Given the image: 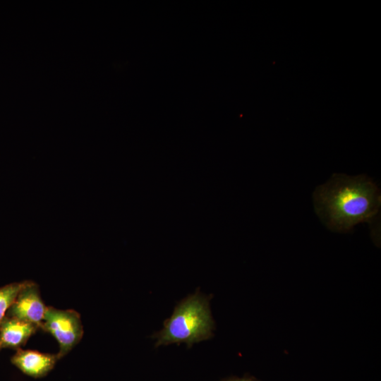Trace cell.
<instances>
[{
	"instance_id": "cell-4",
	"label": "cell",
	"mask_w": 381,
	"mask_h": 381,
	"mask_svg": "<svg viewBox=\"0 0 381 381\" xmlns=\"http://www.w3.org/2000/svg\"><path fill=\"white\" fill-rule=\"evenodd\" d=\"M46 309L47 306L41 298L38 286L32 282L27 281L6 315L41 328Z\"/></svg>"
},
{
	"instance_id": "cell-5",
	"label": "cell",
	"mask_w": 381,
	"mask_h": 381,
	"mask_svg": "<svg viewBox=\"0 0 381 381\" xmlns=\"http://www.w3.org/2000/svg\"><path fill=\"white\" fill-rule=\"evenodd\" d=\"M59 359L57 354L18 349L12 356L11 363L24 374L40 378L47 375Z\"/></svg>"
},
{
	"instance_id": "cell-1",
	"label": "cell",
	"mask_w": 381,
	"mask_h": 381,
	"mask_svg": "<svg viewBox=\"0 0 381 381\" xmlns=\"http://www.w3.org/2000/svg\"><path fill=\"white\" fill-rule=\"evenodd\" d=\"M316 214L326 226L348 232L362 222L374 224L381 205L380 191L365 175L334 174L313 193Z\"/></svg>"
},
{
	"instance_id": "cell-7",
	"label": "cell",
	"mask_w": 381,
	"mask_h": 381,
	"mask_svg": "<svg viewBox=\"0 0 381 381\" xmlns=\"http://www.w3.org/2000/svg\"><path fill=\"white\" fill-rule=\"evenodd\" d=\"M26 282L11 283L0 288V322Z\"/></svg>"
},
{
	"instance_id": "cell-2",
	"label": "cell",
	"mask_w": 381,
	"mask_h": 381,
	"mask_svg": "<svg viewBox=\"0 0 381 381\" xmlns=\"http://www.w3.org/2000/svg\"><path fill=\"white\" fill-rule=\"evenodd\" d=\"M214 323L209 307V298L197 292L178 304L164 327L153 334L156 346L184 342L193 344L213 336Z\"/></svg>"
},
{
	"instance_id": "cell-6",
	"label": "cell",
	"mask_w": 381,
	"mask_h": 381,
	"mask_svg": "<svg viewBox=\"0 0 381 381\" xmlns=\"http://www.w3.org/2000/svg\"><path fill=\"white\" fill-rule=\"evenodd\" d=\"M38 329L31 323L5 315L0 322V350L20 349Z\"/></svg>"
},
{
	"instance_id": "cell-3",
	"label": "cell",
	"mask_w": 381,
	"mask_h": 381,
	"mask_svg": "<svg viewBox=\"0 0 381 381\" xmlns=\"http://www.w3.org/2000/svg\"><path fill=\"white\" fill-rule=\"evenodd\" d=\"M41 329L50 333L59 346V358H61L75 346L83 335L80 314L71 309L61 310L47 307Z\"/></svg>"
},
{
	"instance_id": "cell-8",
	"label": "cell",
	"mask_w": 381,
	"mask_h": 381,
	"mask_svg": "<svg viewBox=\"0 0 381 381\" xmlns=\"http://www.w3.org/2000/svg\"><path fill=\"white\" fill-rule=\"evenodd\" d=\"M227 381H255V380L250 378H241V379H231Z\"/></svg>"
}]
</instances>
